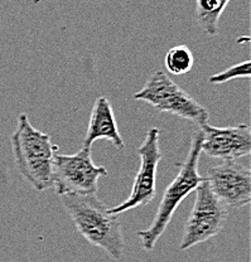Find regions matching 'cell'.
<instances>
[{"mask_svg":"<svg viewBox=\"0 0 251 262\" xmlns=\"http://www.w3.org/2000/svg\"><path fill=\"white\" fill-rule=\"evenodd\" d=\"M61 201L77 232L89 244L105 251L113 260H121L125 241L119 215L111 214L96 194H65Z\"/></svg>","mask_w":251,"mask_h":262,"instance_id":"1","label":"cell"},{"mask_svg":"<svg viewBox=\"0 0 251 262\" xmlns=\"http://www.w3.org/2000/svg\"><path fill=\"white\" fill-rule=\"evenodd\" d=\"M10 141L19 174L37 192L53 188V159L58 146L51 136L35 129L28 116L20 114Z\"/></svg>","mask_w":251,"mask_h":262,"instance_id":"2","label":"cell"},{"mask_svg":"<svg viewBox=\"0 0 251 262\" xmlns=\"http://www.w3.org/2000/svg\"><path fill=\"white\" fill-rule=\"evenodd\" d=\"M201 143L202 131L198 130L193 136L190 151L184 162L177 164L179 168L178 174L165 188L151 226L144 231L138 232V237L141 239V247L147 252H152L154 250L158 239L164 234L174 213L183 199L192 192H196V189L204 182V178L198 171V163L202 152Z\"/></svg>","mask_w":251,"mask_h":262,"instance_id":"3","label":"cell"},{"mask_svg":"<svg viewBox=\"0 0 251 262\" xmlns=\"http://www.w3.org/2000/svg\"><path fill=\"white\" fill-rule=\"evenodd\" d=\"M134 98L153 106L159 113L176 115L200 126L208 124L207 108L191 97L164 71H155Z\"/></svg>","mask_w":251,"mask_h":262,"instance_id":"4","label":"cell"},{"mask_svg":"<svg viewBox=\"0 0 251 262\" xmlns=\"http://www.w3.org/2000/svg\"><path fill=\"white\" fill-rule=\"evenodd\" d=\"M105 166L92 162L91 149L81 147L76 154L57 152L53 159V188L59 196L65 194H96L101 177H108Z\"/></svg>","mask_w":251,"mask_h":262,"instance_id":"5","label":"cell"},{"mask_svg":"<svg viewBox=\"0 0 251 262\" xmlns=\"http://www.w3.org/2000/svg\"><path fill=\"white\" fill-rule=\"evenodd\" d=\"M228 214L230 209L212 193L204 180L196 189L195 204L185 222L179 248L185 251L217 236L225 227Z\"/></svg>","mask_w":251,"mask_h":262,"instance_id":"6","label":"cell"},{"mask_svg":"<svg viewBox=\"0 0 251 262\" xmlns=\"http://www.w3.org/2000/svg\"><path fill=\"white\" fill-rule=\"evenodd\" d=\"M159 140L160 131L158 127H151L147 131L143 143L138 147L140 166L134 179L132 192L124 202L110 209L111 214L119 215L138 207L147 206L153 202L157 194L158 165L162 160Z\"/></svg>","mask_w":251,"mask_h":262,"instance_id":"7","label":"cell"},{"mask_svg":"<svg viewBox=\"0 0 251 262\" xmlns=\"http://www.w3.org/2000/svg\"><path fill=\"white\" fill-rule=\"evenodd\" d=\"M210 189L227 207L237 209L251 202V170L237 160H222L207 170L203 177Z\"/></svg>","mask_w":251,"mask_h":262,"instance_id":"8","label":"cell"},{"mask_svg":"<svg viewBox=\"0 0 251 262\" xmlns=\"http://www.w3.org/2000/svg\"><path fill=\"white\" fill-rule=\"evenodd\" d=\"M202 152L214 159L237 160L251 152V127L247 124L216 127L210 124L200 126Z\"/></svg>","mask_w":251,"mask_h":262,"instance_id":"9","label":"cell"},{"mask_svg":"<svg viewBox=\"0 0 251 262\" xmlns=\"http://www.w3.org/2000/svg\"><path fill=\"white\" fill-rule=\"evenodd\" d=\"M99 139H105V140L110 141L116 149L122 150L125 147L124 140H122L119 127H117L113 106H111L110 101L103 96L97 97L92 106L89 127H87L86 136L83 139L82 147L91 149L92 144Z\"/></svg>","mask_w":251,"mask_h":262,"instance_id":"10","label":"cell"},{"mask_svg":"<svg viewBox=\"0 0 251 262\" xmlns=\"http://www.w3.org/2000/svg\"><path fill=\"white\" fill-rule=\"evenodd\" d=\"M231 0H196V20L202 32L208 35L218 33V23Z\"/></svg>","mask_w":251,"mask_h":262,"instance_id":"11","label":"cell"},{"mask_svg":"<svg viewBox=\"0 0 251 262\" xmlns=\"http://www.w3.org/2000/svg\"><path fill=\"white\" fill-rule=\"evenodd\" d=\"M164 64L172 75H185L193 67L192 51L187 46H176L165 54Z\"/></svg>","mask_w":251,"mask_h":262,"instance_id":"12","label":"cell"},{"mask_svg":"<svg viewBox=\"0 0 251 262\" xmlns=\"http://www.w3.org/2000/svg\"><path fill=\"white\" fill-rule=\"evenodd\" d=\"M250 61H244L241 63L233 66V67L226 68L222 72H218L216 75L211 76L208 78V81L212 84H222L228 81L236 80V78H246V80H250Z\"/></svg>","mask_w":251,"mask_h":262,"instance_id":"13","label":"cell"}]
</instances>
